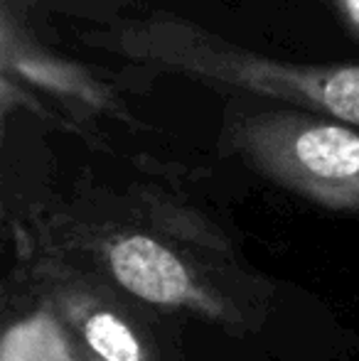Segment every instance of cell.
Masks as SVG:
<instances>
[{"label": "cell", "mask_w": 359, "mask_h": 361, "mask_svg": "<svg viewBox=\"0 0 359 361\" xmlns=\"http://www.w3.org/2000/svg\"><path fill=\"white\" fill-rule=\"evenodd\" d=\"M118 214L59 216L57 231L94 271L143 305L185 310L224 327H251V295L226 256L219 231L170 197L133 192Z\"/></svg>", "instance_id": "6da1fadb"}, {"label": "cell", "mask_w": 359, "mask_h": 361, "mask_svg": "<svg viewBox=\"0 0 359 361\" xmlns=\"http://www.w3.org/2000/svg\"><path fill=\"white\" fill-rule=\"evenodd\" d=\"M91 44L209 89L278 101L359 128V64L355 62L317 64L269 57L170 13L130 20Z\"/></svg>", "instance_id": "7a4b0ae2"}, {"label": "cell", "mask_w": 359, "mask_h": 361, "mask_svg": "<svg viewBox=\"0 0 359 361\" xmlns=\"http://www.w3.org/2000/svg\"><path fill=\"white\" fill-rule=\"evenodd\" d=\"M224 147L273 185L330 212L359 214V128L296 109L231 114Z\"/></svg>", "instance_id": "3957f363"}, {"label": "cell", "mask_w": 359, "mask_h": 361, "mask_svg": "<svg viewBox=\"0 0 359 361\" xmlns=\"http://www.w3.org/2000/svg\"><path fill=\"white\" fill-rule=\"evenodd\" d=\"M42 310L104 361H180L140 300L99 271L72 263L62 251L32 268Z\"/></svg>", "instance_id": "277c9868"}, {"label": "cell", "mask_w": 359, "mask_h": 361, "mask_svg": "<svg viewBox=\"0 0 359 361\" xmlns=\"http://www.w3.org/2000/svg\"><path fill=\"white\" fill-rule=\"evenodd\" d=\"M0 67L3 74L28 86H37L67 104H77L96 114L116 111V99L104 81L87 72L82 64L57 57L35 42L18 25L8 5L0 20Z\"/></svg>", "instance_id": "5b68a950"}, {"label": "cell", "mask_w": 359, "mask_h": 361, "mask_svg": "<svg viewBox=\"0 0 359 361\" xmlns=\"http://www.w3.org/2000/svg\"><path fill=\"white\" fill-rule=\"evenodd\" d=\"M325 3L347 30V35L359 42V0H325Z\"/></svg>", "instance_id": "8992f818"}, {"label": "cell", "mask_w": 359, "mask_h": 361, "mask_svg": "<svg viewBox=\"0 0 359 361\" xmlns=\"http://www.w3.org/2000/svg\"><path fill=\"white\" fill-rule=\"evenodd\" d=\"M69 361H104V359L96 357L87 344L79 342L74 334H69Z\"/></svg>", "instance_id": "52a82bcc"}]
</instances>
